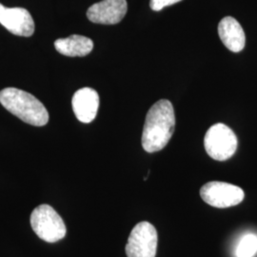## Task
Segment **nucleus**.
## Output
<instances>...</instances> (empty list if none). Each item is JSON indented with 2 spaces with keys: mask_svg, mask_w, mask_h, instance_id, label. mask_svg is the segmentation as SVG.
<instances>
[{
  "mask_svg": "<svg viewBox=\"0 0 257 257\" xmlns=\"http://www.w3.org/2000/svg\"><path fill=\"white\" fill-rule=\"evenodd\" d=\"M175 115L172 103L161 99L148 111L142 134V147L147 153L163 150L175 132Z\"/></svg>",
  "mask_w": 257,
  "mask_h": 257,
  "instance_id": "obj_1",
  "label": "nucleus"
},
{
  "mask_svg": "<svg viewBox=\"0 0 257 257\" xmlns=\"http://www.w3.org/2000/svg\"><path fill=\"white\" fill-rule=\"evenodd\" d=\"M0 103L11 113L32 126L42 127L49 122V112L36 96L17 88L0 92Z\"/></svg>",
  "mask_w": 257,
  "mask_h": 257,
  "instance_id": "obj_2",
  "label": "nucleus"
},
{
  "mask_svg": "<svg viewBox=\"0 0 257 257\" xmlns=\"http://www.w3.org/2000/svg\"><path fill=\"white\" fill-rule=\"evenodd\" d=\"M31 225L37 236L48 243H55L66 235L64 221L53 207L42 204L31 214Z\"/></svg>",
  "mask_w": 257,
  "mask_h": 257,
  "instance_id": "obj_3",
  "label": "nucleus"
},
{
  "mask_svg": "<svg viewBox=\"0 0 257 257\" xmlns=\"http://www.w3.org/2000/svg\"><path fill=\"white\" fill-rule=\"evenodd\" d=\"M237 145L238 141L233 131L222 123L212 125L204 138L207 154L217 161L228 160L235 154Z\"/></svg>",
  "mask_w": 257,
  "mask_h": 257,
  "instance_id": "obj_4",
  "label": "nucleus"
},
{
  "mask_svg": "<svg viewBox=\"0 0 257 257\" xmlns=\"http://www.w3.org/2000/svg\"><path fill=\"white\" fill-rule=\"evenodd\" d=\"M200 196L204 202L211 207L225 209L242 202L245 193L238 186L220 181H211L205 184L200 189Z\"/></svg>",
  "mask_w": 257,
  "mask_h": 257,
  "instance_id": "obj_5",
  "label": "nucleus"
},
{
  "mask_svg": "<svg viewBox=\"0 0 257 257\" xmlns=\"http://www.w3.org/2000/svg\"><path fill=\"white\" fill-rule=\"evenodd\" d=\"M157 241L154 225L147 221L140 222L130 233L126 254L128 257H156Z\"/></svg>",
  "mask_w": 257,
  "mask_h": 257,
  "instance_id": "obj_6",
  "label": "nucleus"
},
{
  "mask_svg": "<svg viewBox=\"0 0 257 257\" xmlns=\"http://www.w3.org/2000/svg\"><path fill=\"white\" fill-rule=\"evenodd\" d=\"M0 24L19 37H30L35 33V21L24 8H7L0 3Z\"/></svg>",
  "mask_w": 257,
  "mask_h": 257,
  "instance_id": "obj_7",
  "label": "nucleus"
},
{
  "mask_svg": "<svg viewBox=\"0 0 257 257\" xmlns=\"http://www.w3.org/2000/svg\"><path fill=\"white\" fill-rule=\"evenodd\" d=\"M126 0H103L87 11V18L96 24L113 25L119 23L127 14Z\"/></svg>",
  "mask_w": 257,
  "mask_h": 257,
  "instance_id": "obj_8",
  "label": "nucleus"
},
{
  "mask_svg": "<svg viewBox=\"0 0 257 257\" xmlns=\"http://www.w3.org/2000/svg\"><path fill=\"white\" fill-rule=\"evenodd\" d=\"M72 106L76 118L82 123H91L99 108V95L92 88H82L74 92Z\"/></svg>",
  "mask_w": 257,
  "mask_h": 257,
  "instance_id": "obj_9",
  "label": "nucleus"
},
{
  "mask_svg": "<svg viewBox=\"0 0 257 257\" xmlns=\"http://www.w3.org/2000/svg\"><path fill=\"white\" fill-rule=\"evenodd\" d=\"M218 35L223 44L233 53L241 52L246 44L243 28L231 17H226L219 22Z\"/></svg>",
  "mask_w": 257,
  "mask_h": 257,
  "instance_id": "obj_10",
  "label": "nucleus"
},
{
  "mask_svg": "<svg viewBox=\"0 0 257 257\" xmlns=\"http://www.w3.org/2000/svg\"><path fill=\"white\" fill-rule=\"evenodd\" d=\"M55 50L61 55L75 57L88 55L93 49V42L89 37L73 35L55 41Z\"/></svg>",
  "mask_w": 257,
  "mask_h": 257,
  "instance_id": "obj_11",
  "label": "nucleus"
},
{
  "mask_svg": "<svg viewBox=\"0 0 257 257\" xmlns=\"http://www.w3.org/2000/svg\"><path fill=\"white\" fill-rule=\"evenodd\" d=\"M257 252V236L248 233L240 240L236 248V256L252 257Z\"/></svg>",
  "mask_w": 257,
  "mask_h": 257,
  "instance_id": "obj_12",
  "label": "nucleus"
},
{
  "mask_svg": "<svg viewBox=\"0 0 257 257\" xmlns=\"http://www.w3.org/2000/svg\"><path fill=\"white\" fill-rule=\"evenodd\" d=\"M182 0H151L150 1V6L151 9L158 12L164 9L167 6H171L174 5L175 3H178Z\"/></svg>",
  "mask_w": 257,
  "mask_h": 257,
  "instance_id": "obj_13",
  "label": "nucleus"
}]
</instances>
